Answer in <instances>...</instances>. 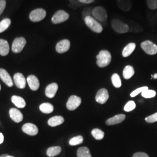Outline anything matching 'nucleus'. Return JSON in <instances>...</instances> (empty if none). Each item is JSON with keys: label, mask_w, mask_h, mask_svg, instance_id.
Returning a JSON list of instances; mask_svg holds the SVG:
<instances>
[{"label": "nucleus", "mask_w": 157, "mask_h": 157, "mask_svg": "<svg viewBox=\"0 0 157 157\" xmlns=\"http://www.w3.org/2000/svg\"><path fill=\"white\" fill-rule=\"evenodd\" d=\"M13 82L17 88L23 89L26 87V80L21 73H15L13 76Z\"/></svg>", "instance_id": "obj_12"}, {"label": "nucleus", "mask_w": 157, "mask_h": 157, "mask_svg": "<svg viewBox=\"0 0 157 157\" xmlns=\"http://www.w3.org/2000/svg\"><path fill=\"white\" fill-rule=\"evenodd\" d=\"M152 77H153L154 78H157V73L155 74L154 76H152Z\"/></svg>", "instance_id": "obj_42"}, {"label": "nucleus", "mask_w": 157, "mask_h": 157, "mask_svg": "<svg viewBox=\"0 0 157 157\" xmlns=\"http://www.w3.org/2000/svg\"><path fill=\"white\" fill-rule=\"evenodd\" d=\"M11 23V21L9 18H6L0 22V33L4 32L10 27Z\"/></svg>", "instance_id": "obj_28"}, {"label": "nucleus", "mask_w": 157, "mask_h": 157, "mask_svg": "<svg viewBox=\"0 0 157 157\" xmlns=\"http://www.w3.org/2000/svg\"><path fill=\"white\" fill-rule=\"evenodd\" d=\"M111 80H112V84L115 87L119 88L122 85L121 80L119 75L117 73H114L113 75H112Z\"/></svg>", "instance_id": "obj_30"}, {"label": "nucleus", "mask_w": 157, "mask_h": 157, "mask_svg": "<svg viewBox=\"0 0 157 157\" xmlns=\"http://www.w3.org/2000/svg\"><path fill=\"white\" fill-rule=\"evenodd\" d=\"M26 44V40L23 37H17L13 40L12 45V51L14 53L21 52Z\"/></svg>", "instance_id": "obj_8"}, {"label": "nucleus", "mask_w": 157, "mask_h": 157, "mask_svg": "<svg viewBox=\"0 0 157 157\" xmlns=\"http://www.w3.org/2000/svg\"><path fill=\"white\" fill-rule=\"evenodd\" d=\"M78 157H92L89 149L86 147H80L77 151Z\"/></svg>", "instance_id": "obj_27"}, {"label": "nucleus", "mask_w": 157, "mask_h": 157, "mask_svg": "<svg viewBox=\"0 0 157 157\" xmlns=\"http://www.w3.org/2000/svg\"><path fill=\"white\" fill-rule=\"evenodd\" d=\"M61 150H62V148L60 146L51 147L47 149V155L50 157H56L61 153Z\"/></svg>", "instance_id": "obj_24"}, {"label": "nucleus", "mask_w": 157, "mask_h": 157, "mask_svg": "<svg viewBox=\"0 0 157 157\" xmlns=\"http://www.w3.org/2000/svg\"><path fill=\"white\" fill-rule=\"evenodd\" d=\"M9 113H10V117L14 122L17 123H19L22 121L23 119V114L22 112L17 108H11Z\"/></svg>", "instance_id": "obj_16"}, {"label": "nucleus", "mask_w": 157, "mask_h": 157, "mask_svg": "<svg viewBox=\"0 0 157 157\" xmlns=\"http://www.w3.org/2000/svg\"><path fill=\"white\" fill-rule=\"evenodd\" d=\"M6 6V0H0V15L4 11Z\"/></svg>", "instance_id": "obj_37"}, {"label": "nucleus", "mask_w": 157, "mask_h": 157, "mask_svg": "<svg viewBox=\"0 0 157 157\" xmlns=\"http://www.w3.org/2000/svg\"><path fill=\"white\" fill-rule=\"evenodd\" d=\"M70 47L71 42L69 40H62L56 44V49L57 52L59 54H63L67 52L69 50Z\"/></svg>", "instance_id": "obj_10"}, {"label": "nucleus", "mask_w": 157, "mask_h": 157, "mask_svg": "<svg viewBox=\"0 0 157 157\" xmlns=\"http://www.w3.org/2000/svg\"><path fill=\"white\" fill-rule=\"evenodd\" d=\"M126 118L125 115L124 114H119L114 116L113 117L109 118L106 121L107 125H113L116 124H120L123 122Z\"/></svg>", "instance_id": "obj_19"}, {"label": "nucleus", "mask_w": 157, "mask_h": 157, "mask_svg": "<svg viewBox=\"0 0 157 157\" xmlns=\"http://www.w3.org/2000/svg\"><path fill=\"white\" fill-rule=\"evenodd\" d=\"M58 89V86L56 83L48 85L45 89V95L50 98H53L56 95Z\"/></svg>", "instance_id": "obj_17"}, {"label": "nucleus", "mask_w": 157, "mask_h": 157, "mask_svg": "<svg viewBox=\"0 0 157 157\" xmlns=\"http://www.w3.org/2000/svg\"><path fill=\"white\" fill-rule=\"evenodd\" d=\"M12 102L17 108H23L26 106V102L25 100L17 95H13L11 97Z\"/></svg>", "instance_id": "obj_22"}, {"label": "nucleus", "mask_w": 157, "mask_h": 157, "mask_svg": "<svg viewBox=\"0 0 157 157\" xmlns=\"http://www.w3.org/2000/svg\"><path fill=\"white\" fill-rule=\"evenodd\" d=\"M6 157H13V156H11V155H7V156H6Z\"/></svg>", "instance_id": "obj_44"}, {"label": "nucleus", "mask_w": 157, "mask_h": 157, "mask_svg": "<svg viewBox=\"0 0 157 157\" xmlns=\"http://www.w3.org/2000/svg\"><path fill=\"white\" fill-rule=\"evenodd\" d=\"M136 47V45L135 43H130L126 45L122 51V56L124 57H128L130 56L135 51Z\"/></svg>", "instance_id": "obj_23"}, {"label": "nucleus", "mask_w": 157, "mask_h": 157, "mask_svg": "<svg viewBox=\"0 0 157 157\" xmlns=\"http://www.w3.org/2000/svg\"><path fill=\"white\" fill-rule=\"evenodd\" d=\"M141 47L146 54L155 55L157 53V45L150 40H146L141 43Z\"/></svg>", "instance_id": "obj_6"}, {"label": "nucleus", "mask_w": 157, "mask_h": 157, "mask_svg": "<svg viewBox=\"0 0 157 157\" xmlns=\"http://www.w3.org/2000/svg\"><path fill=\"white\" fill-rule=\"evenodd\" d=\"M97 64L100 67H107L111 61L112 56L111 53L107 50H101L96 56Z\"/></svg>", "instance_id": "obj_1"}, {"label": "nucleus", "mask_w": 157, "mask_h": 157, "mask_svg": "<svg viewBox=\"0 0 157 157\" xmlns=\"http://www.w3.org/2000/svg\"><path fill=\"white\" fill-rule=\"evenodd\" d=\"M10 45L8 41L4 39H0V55L6 56L9 54Z\"/></svg>", "instance_id": "obj_20"}, {"label": "nucleus", "mask_w": 157, "mask_h": 157, "mask_svg": "<svg viewBox=\"0 0 157 157\" xmlns=\"http://www.w3.org/2000/svg\"><path fill=\"white\" fill-rule=\"evenodd\" d=\"M135 74V70L133 67L128 65L124 68L123 71V76L125 79H129L131 78Z\"/></svg>", "instance_id": "obj_26"}, {"label": "nucleus", "mask_w": 157, "mask_h": 157, "mask_svg": "<svg viewBox=\"0 0 157 157\" xmlns=\"http://www.w3.org/2000/svg\"><path fill=\"white\" fill-rule=\"evenodd\" d=\"M133 157H149V156L145 153L143 152H138L135 153L133 155Z\"/></svg>", "instance_id": "obj_39"}, {"label": "nucleus", "mask_w": 157, "mask_h": 157, "mask_svg": "<svg viewBox=\"0 0 157 157\" xmlns=\"http://www.w3.org/2000/svg\"><path fill=\"white\" fill-rule=\"evenodd\" d=\"M69 18V15L63 10L56 11L51 18V21L54 24H59L67 21Z\"/></svg>", "instance_id": "obj_7"}, {"label": "nucleus", "mask_w": 157, "mask_h": 157, "mask_svg": "<svg viewBox=\"0 0 157 157\" xmlns=\"http://www.w3.org/2000/svg\"><path fill=\"white\" fill-rule=\"evenodd\" d=\"M86 26L93 32L97 33H101L103 30V27L98 21L91 16H87L84 19Z\"/></svg>", "instance_id": "obj_2"}, {"label": "nucleus", "mask_w": 157, "mask_h": 157, "mask_svg": "<svg viewBox=\"0 0 157 157\" xmlns=\"http://www.w3.org/2000/svg\"><path fill=\"white\" fill-rule=\"evenodd\" d=\"M118 7L122 11L128 12L132 8V0H117Z\"/></svg>", "instance_id": "obj_18"}, {"label": "nucleus", "mask_w": 157, "mask_h": 157, "mask_svg": "<svg viewBox=\"0 0 157 157\" xmlns=\"http://www.w3.org/2000/svg\"><path fill=\"white\" fill-rule=\"evenodd\" d=\"M109 98V94L108 90L105 89H101L97 93L95 100L101 104H105Z\"/></svg>", "instance_id": "obj_11"}, {"label": "nucleus", "mask_w": 157, "mask_h": 157, "mask_svg": "<svg viewBox=\"0 0 157 157\" xmlns=\"http://www.w3.org/2000/svg\"><path fill=\"white\" fill-rule=\"evenodd\" d=\"M30 89L33 91L38 90L40 87L39 80L38 78L33 75H29L26 79Z\"/></svg>", "instance_id": "obj_15"}, {"label": "nucleus", "mask_w": 157, "mask_h": 157, "mask_svg": "<svg viewBox=\"0 0 157 157\" xmlns=\"http://www.w3.org/2000/svg\"><path fill=\"white\" fill-rule=\"evenodd\" d=\"M7 155H8V154H2L0 156V157H6Z\"/></svg>", "instance_id": "obj_43"}, {"label": "nucleus", "mask_w": 157, "mask_h": 157, "mask_svg": "<svg viewBox=\"0 0 157 157\" xmlns=\"http://www.w3.org/2000/svg\"><path fill=\"white\" fill-rule=\"evenodd\" d=\"M146 122L147 123H154L157 121V112L152 114L151 115L147 117L145 119Z\"/></svg>", "instance_id": "obj_36"}, {"label": "nucleus", "mask_w": 157, "mask_h": 157, "mask_svg": "<svg viewBox=\"0 0 157 157\" xmlns=\"http://www.w3.org/2000/svg\"><path fill=\"white\" fill-rule=\"evenodd\" d=\"M4 141V135L0 133V144H2Z\"/></svg>", "instance_id": "obj_41"}, {"label": "nucleus", "mask_w": 157, "mask_h": 157, "mask_svg": "<svg viewBox=\"0 0 157 157\" xmlns=\"http://www.w3.org/2000/svg\"><path fill=\"white\" fill-rule=\"evenodd\" d=\"M136 107V103L133 101H130L128 102V103L125 105L124 107V110L126 112H130L135 109Z\"/></svg>", "instance_id": "obj_33"}, {"label": "nucleus", "mask_w": 157, "mask_h": 157, "mask_svg": "<svg viewBox=\"0 0 157 157\" xmlns=\"http://www.w3.org/2000/svg\"><path fill=\"white\" fill-rule=\"evenodd\" d=\"M0 78L8 87L13 86V83L11 77L6 69L0 68Z\"/></svg>", "instance_id": "obj_14"}, {"label": "nucleus", "mask_w": 157, "mask_h": 157, "mask_svg": "<svg viewBox=\"0 0 157 157\" xmlns=\"http://www.w3.org/2000/svg\"><path fill=\"white\" fill-rule=\"evenodd\" d=\"M64 122V118L61 116H55L51 118L48 121V124L51 127H56L63 124Z\"/></svg>", "instance_id": "obj_21"}, {"label": "nucleus", "mask_w": 157, "mask_h": 157, "mask_svg": "<svg viewBox=\"0 0 157 157\" xmlns=\"http://www.w3.org/2000/svg\"><path fill=\"white\" fill-rule=\"evenodd\" d=\"M111 26L113 29L118 33H126L129 32V26L118 19H112Z\"/></svg>", "instance_id": "obj_3"}, {"label": "nucleus", "mask_w": 157, "mask_h": 157, "mask_svg": "<svg viewBox=\"0 0 157 157\" xmlns=\"http://www.w3.org/2000/svg\"><path fill=\"white\" fill-rule=\"evenodd\" d=\"M40 110L44 113H50L53 112L54 107L50 103L45 102L40 105Z\"/></svg>", "instance_id": "obj_25"}, {"label": "nucleus", "mask_w": 157, "mask_h": 157, "mask_svg": "<svg viewBox=\"0 0 157 157\" xmlns=\"http://www.w3.org/2000/svg\"><path fill=\"white\" fill-rule=\"evenodd\" d=\"M22 129L24 133L30 136H35L39 132L38 128L35 124L31 123L25 124L23 126Z\"/></svg>", "instance_id": "obj_13"}, {"label": "nucleus", "mask_w": 157, "mask_h": 157, "mask_svg": "<svg viewBox=\"0 0 157 157\" xmlns=\"http://www.w3.org/2000/svg\"><path fill=\"white\" fill-rule=\"evenodd\" d=\"M147 89H148V87H147V86L141 87H140V88H138V89H136V90H134L133 92L131 93L130 96H131L132 97H136V95H138L139 94H140V93H142L143 91H144V90H147Z\"/></svg>", "instance_id": "obj_34"}, {"label": "nucleus", "mask_w": 157, "mask_h": 157, "mask_svg": "<svg viewBox=\"0 0 157 157\" xmlns=\"http://www.w3.org/2000/svg\"><path fill=\"white\" fill-rule=\"evenodd\" d=\"M83 142V137L82 136H78L72 138L69 140V144L71 146H77L82 144Z\"/></svg>", "instance_id": "obj_31"}, {"label": "nucleus", "mask_w": 157, "mask_h": 157, "mask_svg": "<svg viewBox=\"0 0 157 157\" xmlns=\"http://www.w3.org/2000/svg\"><path fill=\"white\" fill-rule=\"evenodd\" d=\"M141 95L146 98H151L156 95V91L154 90L147 89L141 93Z\"/></svg>", "instance_id": "obj_32"}, {"label": "nucleus", "mask_w": 157, "mask_h": 157, "mask_svg": "<svg viewBox=\"0 0 157 157\" xmlns=\"http://www.w3.org/2000/svg\"><path fill=\"white\" fill-rule=\"evenodd\" d=\"M47 12L43 8L35 9L29 15L30 20L33 22H38L43 20L46 17Z\"/></svg>", "instance_id": "obj_5"}, {"label": "nucleus", "mask_w": 157, "mask_h": 157, "mask_svg": "<svg viewBox=\"0 0 157 157\" xmlns=\"http://www.w3.org/2000/svg\"><path fill=\"white\" fill-rule=\"evenodd\" d=\"M1 84H0V91H1Z\"/></svg>", "instance_id": "obj_45"}, {"label": "nucleus", "mask_w": 157, "mask_h": 157, "mask_svg": "<svg viewBox=\"0 0 157 157\" xmlns=\"http://www.w3.org/2000/svg\"><path fill=\"white\" fill-rule=\"evenodd\" d=\"M82 102L81 98L76 95H71L67 103V107L70 111L75 110L78 108Z\"/></svg>", "instance_id": "obj_9"}, {"label": "nucleus", "mask_w": 157, "mask_h": 157, "mask_svg": "<svg viewBox=\"0 0 157 157\" xmlns=\"http://www.w3.org/2000/svg\"><path fill=\"white\" fill-rule=\"evenodd\" d=\"M91 135L97 140H102L104 137V133L99 129H94L91 131Z\"/></svg>", "instance_id": "obj_29"}, {"label": "nucleus", "mask_w": 157, "mask_h": 157, "mask_svg": "<svg viewBox=\"0 0 157 157\" xmlns=\"http://www.w3.org/2000/svg\"><path fill=\"white\" fill-rule=\"evenodd\" d=\"M92 11H93V10H91L90 8H86L83 11V18L84 19L86 17H87V16H91L90 14L91 13L92 14Z\"/></svg>", "instance_id": "obj_38"}, {"label": "nucleus", "mask_w": 157, "mask_h": 157, "mask_svg": "<svg viewBox=\"0 0 157 157\" xmlns=\"http://www.w3.org/2000/svg\"><path fill=\"white\" fill-rule=\"evenodd\" d=\"M147 4L150 10H155L157 9V0H147Z\"/></svg>", "instance_id": "obj_35"}, {"label": "nucleus", "mask_w": 157, "mask_h": 157, "mask_svg": "<svg viewBox=\"0 0 157 157\" xmlns=\"http://www.w3.org/2000/svg\"><path fill=\"white\" fill-rule=\"evenodd\" d=\"M78 1L82 4H91L95 1V0H78Z\"/></svg>", "instance_id": "obj_40"}, {"label": "nucleus", "mask_w": 157, "mask_h": 157, "mask_svg": "<svg viewBox=\"0 0 157 157\" xmlns=\"http://www.w3.org/2000/svg\"><path fill=\"white\" fill-rule=\"evenodd\" d=\"M92 15L94 18L100 22H105L108 18L106 10L102 6H96L93 9Z\"/></svg>", "instance_id": "obj_4"}]
</instances>
